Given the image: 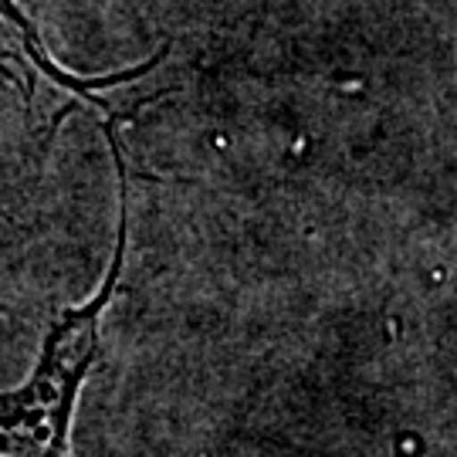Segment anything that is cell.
<instances>
[{
    "mask_svg": "<svg viewBox=\"0 0 457 457\" xmlns=\"http://www.w3.org/2000/svg\"><path fill=\"white\" fill-rule=\"evenodd\" d=\"M126 224L119 230L112 268L102 292L85 309L65 312L45 343L31 379L11 393H0V457H71V417L79 407L85 373L98 349V319L109 309L119 285Z\"/></svg>",
    "mask_w": 457,
    "mask_h": 457,
    "instance_id": "6da1fadb",
    "label": "cell"
}]
</instances>
